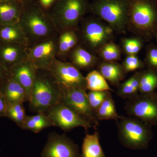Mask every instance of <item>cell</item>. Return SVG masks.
<instances>
[{
	"mask_svg": "<svg viewBox=\"0 0 157 157\" xmlns=\"http://www.w3.org/2000/svg\"><path fill=\"white\" fill-rule=\"evenodd\" d=\"M98 55L104 61L117 62L121 59V51L120 47L112 41L104 45L99 50Z\"/></svg>",
	"mask_w": 157,
	"mask_h": 157,
	"instance_id": "obj_28",
	"label": "cell"
},
{
	"mask_svg": "<svg viewBox=\"0 0 157 157\" xmlns=\"http://www.w3.org/2000/svg\"><path fill=\"white\" fill-rule=\"evenodd\" d=\"M62 88L63 95L60 103L72 108L81 117L89 122L94 129L97 130L99 121L89 102L87 90L76 88Z\"/></svg>",
	"mask_w": 157,
	"mask_h": 157,
	"instance_id": "obj_9",
	"label": "cell"
},
{
	"mask_svg": "<svg viewBox=\"0 0 157 157\" xmlns=\"http://www.w3.org/2000/svg\"><path fill=\"white\" fill-rule=\"evenodd\" d=\"M85 77L87 90L109 92L113 91L106 79L97 70L90 71Z\"/></svg>",
	"mask_w": 157,
	"mask_h": 157,
	"instance_id": "obj_26",
	"label": "cell"
},
{
	"mask_svg": "<svg viewBox=\"0 0 157 157\" xmlns=\"http://www.w3.org/2000/svg\"><path fill=\"white\" fill-rule=\"evenodd\" d=\"M142 73L137 72L128 80L118 86L117 94L124 99H129L137 95Z\"/></svg>",
	"mask_w": 157,
	"mask_h": 157,
	"instance_id": "obj_25",
	"label": "cell"
},
{
	"mask_svg": "<svg viewBox=\"0 0 157 157\" xmlns=\"http://www.w3.org/2000/svg\"><path fill=\"white\" fill-rule=\"evenodd\" d=\"M147 61L150 66L157 69V48H150L147 53Z\"/></svg>",
	"mask_w": 157,
	"mask_h": 157,
	"instance_id": "obj_34",
	"label": "cell"
},
{
	"mask_svg": "<svg viewBox=\"0 0 157 157\" xmlns=\"http://www.w3.org/2000/svg\"><path fill=\"white\" fill-rule=\"evenodd\" d=\"M157 87V74L152 71L142 73L139 84V92L142 94L153 93Z\"/></svg>",
	"mask_w": 157,
	"mask_h": 157,
	"instance_id": "obj_29",
	"label": "cell"
},
{
	"mask_svg": "<svg viewBox=\"0 0 157 157\" xmlns=\"http://www.w3.org/2000/svg\"><path fill=\"white\" fill-rule=\"evenodd\" d=\"M10 72L0 64V87L9 76Z\"/></svg>",
	"mask_w": 157,
	"mask_h": 157,
	"instance_id": "obj_36",
	"label": "cell"
},
{
	"mask_svg": "<svg viewBox=\"0 0 157 157\" xmlns=\"http://www.w3.org/2000/svg\"><path fill=\"white\" fill-rule=\"evenodd\" d=\"M48 70L61 87L86 90V77L70 62L62 61L56 58Z\"/></svg>",
	"mask_w": 157,
	"mask_h": 157,
	"instance_id": "obj_11",
	"label": "cell"
},
{
	"mask_svg": "<svg viewBox=\"0 0 157 157\" xmlns=\"http://www.w3.org/2000/svg\"><path fill=\"white\" fill-rule=\"evenodd\" d=\"M70 63L78 70H91L97 67L101 59L81 45H77L68 56Z\"/></svg>",
	"mask_w": 157,
	"mask_h": 157,
	"instance_id": "obj_18",
	"label": "cell"
},
{
	"mask_svg": "<svg viewBox=\"0 0 157 157\" xmlns=\"http://www.w3.org/2000/svg\"><path fill=\"white\" fill-rule=\"evenodd\" d=\"M119 139L132 149L147 148L153 137L151 125L134 117L122 116L116 121Z\"/></svg>",
	"mask_w": 157,
	"mask_h": 157,
	"instance_id": "obj_6",
	"label": "cell"
},
{
	"mask_svg": "<svg viewBox=\"0 0 157 157\" xmlns=\"http://www.w3.org/2000/svg\"><path fill=\"white\" fill-rule=\"evenodd\" d=\"M25 5L18 23L25 34L29 47L58 36V30L48 13L35 3Z\"/></svg>",
	"mask_w": 157,
	"mask_h": 157,
	"instance_id": "obj_1",
	"label": "cell"
},
{
	"mask_svg": "<svg viewBox=\"0 0 157 157\" xmlns=\"http://www.w3.org/2000/svg\"><path fill=\"white\" fill-rule=\"evenodd\" d=\"M97 69L106 80L114 86H118L127 74L122 65L117 62L102 60L98 64Z\"/></svg>",
	"mask_w": 157,
	"mask_h": 157,
	"instance_id": "obj_20",
	"label": "cell"
},
{
	"mask_svg": "<svg viewBox=\"0 0 157 157\" xmlns=\"http://www.w3.org/2000/svg\"><path fill=\"white\" fill-rule=\"evenodd\" d=\"M96 115L99 121L114 120L117 121L122 116L118 114L115 103L111 92H109L100 107L96 111Z\"/></svg>",
	"mask_w": 157,
	"mask_h": 157,
	"instance_id": "obj_24",
	"label": "cell"
},
{
	"mask_svg": "<svg viewBox=\"0 0 157 157\" xmlns=\"http://www.w3.org/2000/svg\"><path fill=\"white\" fill-rule=\"evenodd\" d=\"M82 157H105L100 143L99 132L95 131L94 134L86 133L82 147Z\"/></svg>",
	"mask_w": 157,
	"mask_h": 157,
	"instance_id": "obj_22",
	"label": "cell"
},
{
	"mask_svg": "<svg viewBox=\"0 0 157 157\" xmlns=\"http://www.w3.org/2000/svg\"><path fill=\"white\" fill-rule=\"evenodd\" d=\"M122 65L126 73L134 72L143 67L142 62L135 55H127Z\"/></svg>",
	"mask_w": 157,
	"mask_h": 157,
	"instance_id": "obj_32",
	"label": "cell"
},
{
	"mask_svg": "<svg viewBox=\"0 0 157 157\" xmlns=\"http://www.w3.org/2000/svg\"><path fill=\"white\" fill-rule=\"evenodd\" d=\"M62 95V88L50 70L37 69L29 101L31 111L46 113L51 107L60 103Z\"/></svg>",
	"mask_w": 157,
	"mask_h": 157,
	"instance_id": "obj_2",
	"label": "cell"
},
{
	"mask_svg": "<svg viewBox=\"0 0 157 157\" xmlns=\"http://www.w3.org/2000/svg\"><path fill=\"white\" fill-rule=\"evenodd\" d=\"M42 157H82L78 145L65 134L52 132L41 153Z\"/></svg>",
	"mask_w": 157,
	"mask_h": 157,
	"instance_id": "obj_12",
	"label": "cell"
},
{
	"mask_svg": "<svg viewBox=\"0 0 157 157\" xmlns=\"http://www.w3.org/2000/svg\"><path fill=\"white\" fill-rule=\"evenodd\" d=\"M7 103L5 98L0 93V118L5 117Z\"/></svg>",
	"mask_w": 157,
	"mask_h": 157,
	"instance_id": "obj_35",
	"label": "cell"
},
{
	"mask_svg": "<svg viewBox=\"0 0 157 157\" xmlns=\"http://www.w3.org/2000/svg\"><path fill=\"white\" fill-rule=\"evenodd\" d=\"M77 32L78 45L98 55L101 48L115 38V33L107 23L97 16L85 17Z\"/></svg>",
	"mask_w": 157,
	"mask_h": 157,
	"instance_id": "obj_3",
	"label": "cell"
},
{
	"mask_svg": "<svg viewBox=\"0 0 157 157\" xmlns=\"http://www.w3.org/2000/svg\"><path fill=\"white\" fill-rule=\"evenodd\" d=\"M109 91H89L87 92L88 99L91 107L95 112Z\"/></svg>",
	"mask_w": 157,
	"mask_h": 157,
	"instance_id": "obj_31",
	"label": "cell"
},
{
	"mask_svg": "<svg viewBox=\"0 0 157 157\" xmlns=\"http://www.w3.org/2000/svg\"><path fill=\"white\" fill-rule=\"evenodd\" d=\"M124 109L129 116L137 118L151 126L157 125V94H137L128 99Z\"/></svg>",
	"mask_w": 157,
	"mask_h": 157,
	"instance_id": "obj_8",
	"label": "cell"
},
{
	"mask_svg": "<svg viewBox=\"0 0 157 157\" xmlns=\"http://www.w3.org/2000/svg\"><path fill=\"white\" fill-rule=\"evenodd\" d=\"M37 68L27 59L12 67L10 71L11 76L24 87L27 93L28 102Z\"/></svg>",
	"mask_w": 157,
	"mask_h": 157,
	"instance_id": "obj_15",
	"label": "cell"
},
{
	"mask_svg": "<svg viewBox=\"0 0 157 157\" xmlns=\"http://www.w3.org/2000/svg\"><path fill=\"white\" fill-rule=\"evenodd\" d=\"M57 37L29 47L27 59L37 69L48 70L52 62L57 58Z\"/></svg>",
	"mask_w": 157,
	"mask_h": 157,
	"instance_id": "obj_13",
	"label": "cell"
},
{
	"mask_svg": "<svg viewBox=\"0 0 157 157\" xmlns=\"http://www.w3.org/2000/svg\"><path fill=\"white\" fill-rule=\"evenodd\" d=\"M122 45L124 52L127 56L136 55L141 49L142 43L139 37H132L123 39Z\"/></svg>",
	"mask_w": 157,
	"mask_h": 157,
	"instance_id": "obj_30",
	"label": "cell"
},
{
	"mask_svg": "<svg viewBox=\"0 0 157 157\" xmlns=\"http://www.w3.org/2000/svg\"><path fill=\"white\" fill-rule=\"evenodd\" d=\"M23 104L22 102H19L7 104L5 115V117L14 122L21 128L27 116Z\"/></svg>",
	"mask_w": 157,
	"mask_h": 157,
	"instance_id": "obj_27",
	"label": "cell"
},
{
	"mask_svg": "<svg viewBox=\"0 0 157 157\" xmlns=\"http://www.w3.org/2000/svg\"><path fill=\"white\" fill-rule=\"evenodd\" d=\"M29 48L23 44L0 43V64L10 72L13 66L27 59Z\"/></svg>",
	"mask_w": 157,
	"mask_h": 157,
	"instance_id": "obj_14",
	"label": "cell"
},
{
	"mask_svg": "<svg viewBox=\"0 0 157 157\" xmlns=\"http://www.w3.org/2000/svg\"><path fill=\"white\" fill-rule=\"evenodd\" d=\"M45 114L52 123L53 126L59 127L65 132H69L77 127H82L87 131L90 128H93L89 122L62 103L54 105Z\"/></svg>",
	"mask_w": 157,
	"mask_h": 157,
	"instance_id": "obj_10",
	"label": "cell"
},
{
	"mask_svg": "<svg viewBox=\"0 0 157 157\" xmlns=\"http://www.w3.org/2000/svg\"><path fill=\"white\" fill-rule=\"evenodd\" d=\"M157 25V9L151 0H130L127 31L137 36L151 33Z\"/></svg>",
	"mask_w": 157,
	"mask_h": 157,
	"instance_id": "obj_7",
	"label": "cell"
},
{
	"mask_svg": "<svg viewBox=\"0 0 157 157\" xmlns=\"http://www.w3.org/2000/svg\"><path fill=\"white\" fill-rule=\"evenodd\" d=\"M78 45V39L76 31L67 29L59 32L57 37V59L66 62L71 51Z\"/></svg>",
	"mask_w": 157,
	"mask_h": 157,
	"instance_id": "obj_19",
	"label": "cell"
},
{
	"mask_svg": "<svg viewBox=\"0 0 157 157\" xmlns=\"http://www.w3.org/2000/svg\"><path fill=\"white\" fill-rule=\"evenodd\" d=\"M90 4L89 0H57L48 14L59 33L77 31L82 20L90 13Z\"/></svg>",
	"mask_w": 157,
	"mask_h": 157,
	"instance_id": "obj_4",
	"label": "cell"
},
{
	"mask_svg": "<svg viewBox=\"0 0 157 157\" xmlns=\"http://www.w3.org/2000/svg\"><path fill=\"white\" fill-rule=\"evenodd\" d=\"M57 0H36L35 4L42 11L48 13Z\"/></svg>",
	"mask_w": 157,
	"mask_h": 157,
	"instance_id": "obj_33",
	"label": "cell"
},
{
	"mask_svg": "<svg viewBox=\"0 0 157 157\" xmlns=\"http://www.w3.org/2000/svg\"><path fill=\"white\" fill-rule=\"evenodd\" d=\"M0 43H17L29 47L25 34L18 23L0 25Z\"/></svg>",
	"mask_w": 157,
	"mask_h": 157,
	"instance_id": "obj_21",
	"label": "cell"
},
{
	"mask_svg": "<svg viewBox=\"0 0 157 157\" xmlns=\"http://www.w3.org/2000/svg\"><path fill=\"white\" fill-rule=\"evenodd\" d=\"M25 5L35 3L36 0H21Z\"/></svg>",
	"mask_w": 157,
	"mask_h": 157,
	"instance_id": "obj_37",
	"label": "cell"
},
{
	"mask_svg": "<svg viewBox=\"0 0 157 157\" xmlns=\"http://www.w3.org/2000/svg\"><path fill=\"white\" fill-rule=\"evenodd\" d=\"M0 93L5 98L7 104L28 101L25 89L10 73L1 86Z\"/></svg>",
	"mask_w": 157,
	"mask_h": 157,
	"instance_id": "obj_16",
	"label": "cell"
},
{
	"mask_svg": "<svg viewBox=\"0 0 157 157\" xmlns=\"http://www.w3.org/2000/svg\"><path fill=\"white\" fill-rule=\"evenodd\" d=\"M52 126V123L45 113L39 112L34 116L27 115L21 129L39 133L43 129Z\"/></svg>",
	"mask_w": 157,
	"mask_h": 157,
	"instance_id": "obj_23",
	"label": "cell"
},
{
	"mask_svg": "<svg viewBox=\"0 0 157 157\" xmlns=\"http://www.w3.org/2000/svg\"><path fill=\"white\" fill-rule=\"evenodd\" d=\"M25 7L21 0H0V25L18 23Z\"/></svg>",
	"mask_w": 157,
	"mask_h": 157,
	"instance_id": "obj_17",
	"label": "cell"
},
{
	"mask_svg": "<svg viewBox=\"0 0 157 157\" xmlns=\"http://www.w3.org/2000/svg\"><path fill=\"white\" fill-rule=\"evenodd\" d=\"M130 0H93L90 13L107 23L118 35L125 33Z\"/></svg>",
	"mask_w": 157,
	"mask_h": 157,
	"instance_id": "obj_5",
	"label": "cell"
}]
</instances>
